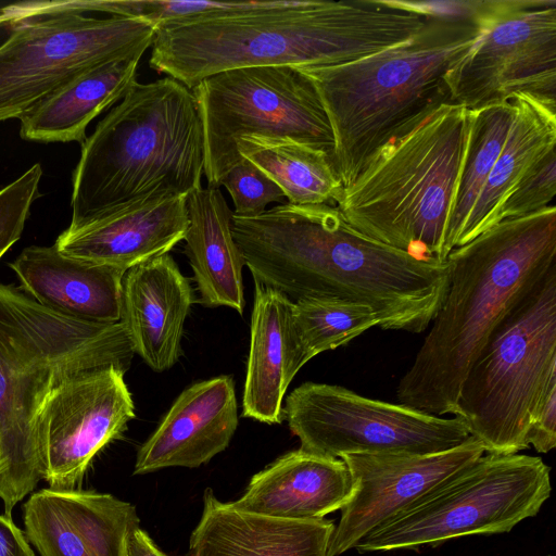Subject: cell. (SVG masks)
Masks as SVG:
<instances>
[{
	"mask_svg": "<svg viewBox=\"0 0 556 556\" xmlns=\"http://www.w3.org/2000/svg\"><path fill=\"white\" fill-rule=\"evenodd\" d=\"M27 541L40 556H125L136 507L112 494L41 489L23 504Z\"/></svg>",
	"mask_w": 556,
	"mask_h": 556,
	"instance_id": "16",
	"label": "cell"
},
{
	"mask_svg": "<svg viewBox=\"0 0 556 556\" xmlns=\"http://www.w3.org/2000/svg\"><path fill=\"white\" fill-rule=\"evenodd\" d=\"M470 128L469 110L444 103L390 140L343 188L336 206L362 233L446 261L445 238Z\"/></svg>",
	"mask_w": 556,
	"mask_h": 556,
	"instance_id": "7",
	"label": "cell"
},
{
	"mask_svg": "<svg viewBox=\"0 0 556 556\" xmlns=\"http://www.w3.org/2000/svg\"><path fill=\"white\" fill-rule=\"evenodd\" d=\"M231 229L254 283L292 303L337 298L365 304L382 329L424 332L448 289L447 261L381 243L333 204L283 203L253 217L233 215Z\"/></svg>",
	"mask_w": 556,
	"mask_h": 556,
	"instance_id": "1",
	"label": "cell"
},
{
	"mask_svg": "<svg viewBox=\"0 0 556 556\" xmlns=\"http://www.w3.org/2000/svg\"><path fill=\"white\" fill-rule=\"evenodd\" d=\"M551 469L536 456L482 455L365 535L359 553L416 549L471 534L509 532L551 494Z\"/></svg>",
	"mask_w": 556,
	"mask_h": 556,
	"instance_id": "9",
	"label": "cell"
},
{
	"mask_svg": "<svg viewBox=\"0 0 556 556\" xmlns=\"http://www.w3.org/2000/svg\"><path fill=\"white\" fill-rule=\"evenodd\" d=\"M135 352L121 323L53 312L0 282V498L4 514L43 479L37 424L52 391L79 372L114 366Z\"/></svg>",
	"mask_w": 556,
	"mask_h": 556,
	"instance_id": "5",
	"label": "cell"
},
{
	"mask_svg": "<svg viewBox=\"0 0 556 556\" xmlns=\"http://www.w3.org/2000/svg\"><path fill=\"white\" fill-rule=\"evenodd\" d=\"M42 167L34 164L0 189V258L21 238L30 207L40 195Z\"/></svg>",
	"mask_w": 556,
	"mask_h": 556,
	"instance_id": "33",
	"label": "cell"
},
{
	"mask_svg": "<svg viewBox=\"0 0 556 556\" xmlns=\"http://www.w3.org/2000/svg\"><path fill=\"white\" fill-rule=\"evenodd\" d=\"M293 319L305 364L378 326L369 306L337 298L300 300L293 303Z\"/></svg>",
	"mask_w": 556,
	"mask_h": 556,
	"instance_id": "29",
	"label": "cell"
},
{
	"mask_svg": "<svg viewBox=\"0 0 556 556\" xmlns=\"http://www.w3.org/2000/svg\"><path fill=\"white\" fill-rule=\"evenodd\" d=\"M193 301L192 287L169 253L124 274L119 323L135 354L152 370L165 371L179 359Z\"/></svg>",
	"mask_w": 556,
	"mask_h": 556,
	"instance_id": "19",
	"label": "cell"
},
{
	"mask_svg": "<svg viewBox=\"0 0 556 556\" xmlns=\"http://www.w3.org/2000/svg\"><path fill=\"white\" fill-rule=\"evenodd\" d=\"M527 443L540 453L556 446V384L549 387L530 422Z\"/></svg>",
	"mask_w": 556,
	"mask_h": 556,
	"instance_id": "35",
	"label": "cell"
},
{
	"mask_svg": "<svg viewBox=\"0 0 556 556\" xmlns=\"http://www.w3.org/2000/svg\"><path fill=\"white\" fill-rule=\"evenodd\" d=\"M556 384V265L509 309L470 366L454 416L485 453L516 454Z\"/></svg>",
	"mask_w": 556,
	"mask_h": 556,
	"instance_id": "8",
	"label": "cell"
},
{
	"mask_svg": "<svg viewBox=\"0 0 556 556\" xmlns=\"http://www.w3.org/2000/svg\"><path fill=\"white\" fill-rule=\"evenodd\" d=\"M556 148L543 155L516 184L500 211V222L522 217L551 204L556 194Z\"/></svg>",
	"mask_w": 556,
	"mask_h": 556,
	"instance_id": "32",
	"label": "cell"
},
{
	"mask_svg": "<svg viewBox=\"0 0 556 556\" xmlns=\"http://www.w3.org/2000/svg\"><path fill=\"white\" fill-rule=\"evenodd\" d=\"M352 480L340 458L291 451L255 473L232 508L289 520L323 519L341 509Z\"/></svg>",
	"mask_w": 556,
	"mask_h": 556,
	"instance_id": "22",
	"label": "cell"
},
{
	"mask_svg": "<svg viewBox=\"0 0 556 556\" xmlns=\"http://www.w3.org/2000/svg\"><path fill=\"white\" fill-rule=\"evenodd\" d=\"M469 114L467 150L446 230V258L458 247L462 231L502 150L511 124L513 106L508 99L469 110Z\"/></svg>",
	"mask_w": 556,
	"mask_h": 556,
	"instance_id": "28",
	"label": "cell"
},
{
	"mask_svg": "<svg viewBox=\"0 0 556 556\" xmlns=\"http://www.w3.org/2000/svg\"><path fill=\"white\" fill-rule=\"evenodd\" d=\"M238 425L231 377L218 376L193 383L178 395L138 450L134 475L206 464L226 450Z\"/></svg>",
	"mask_w": 556,
	"mask_h": 556,
	"instance_id": "17",
	"label": "cell"
},
{
	"mask_svg": "<svg viewBox=\"0 0 556 556\" xmlns=\"http://www.w3.org/2000/svg\"><path fill=\"white\" fill-rule=\"evenodd\" d=\"M448 289L396 389L400 404L454 414L463 381L497 325L556 265V206L504 219L451 251Z\"/></svg>",
	"mask_w": 556,
	"mask_h": 556,
	"instance_id": "3",
	"label": "cell"
},
{
	"mask_svg": "<svg viewBox=\"0 0 556 556\" xmlns=\"http://www.w3.org/2000/svg\"><path fill=\"white\" fill-rule=\"evenodd\" d=\"M482 31L445 76L451 103L475 110L531 94L556 104V0H485Z\"/></svg>",
	"mask_w": 556,
	"mask_h": 556,
	"instance_id": "13",
	"label": "cell"
},
{
	"mask_svg": "<svg viewBox=\"0 0 556 556\" xmlns=\"http://www.w3.org/2000/svg\"><path fill=\"white\" fill-rule=\"evenodd\" d=\"M250 333L242 416L268 425L280 424L286 391L305 365L293 303L255 283Z\"/></svg>",
	"mask_w": 556,
	"mask_h": 556,
	"instance_id": "23",
	"label": "cell"
},
{
	"mask_svg": "<svg viewBox=\"0 0 556 556\" xmlns=\"http://www.w3.org/2000/svg\"><path fill=\"white\" fill-rule=\"evenodd\" d=\"M485 453L470 437L463 444L433 454H348L344 462L352 494L340 509L327 556H339L370 531L404 510Z\"/></svg>",
	"mask_w": 556,
	"mask_h": 556,
	"instance_id": "15",
	"label": "cell"
},
{
	"mask_svg": "<svg viewBox=\"0 0 556 556\" xmlns=\"http://www.w3.org/2000/svg\"><path fill=\"white\" fill-rule=\"evenodd\" d=\"M511 124L459 237L462 247L500 223L506 197L521 177L551 149L556 148V104L519 92L510 98Z\"/></svg>",
	"mask_w": 556,
	"mask_h": 556,
	"instance_id": "26",
	"label": "cell"
},
{
	"mask_svg": "<svg viewBox=\"0 0 556 556\" xmlns=\"http://www.w3.org/2000/svg\"><path fill=\"white\" fill-rule=\"evenodd\" d=\"M239 154L267 174L295 205L337 203L343 185L332 156L288 138L242 137Z\"/></svg>",
	"mask_w": 556,
	"mask_h": 556,
	"instance_id": "27",
	"label": "cell"
},
{
	"mask_svg": "<svg viewBox=\"0 0 556 556\" xmlns=\"http://www.w3.org/2000/svg\"><path fill=\"white\" fill-rule=\"evenodd\" d=\"M125 556H169L159 548L151 536L140 528H134L126 541Z\"/></svg>",
	"mask_w": 556,
	"mask_h": 556,
	"instance_id": "37",
	"label": "cell"
},
{
	"mask_svg": "<svg viewBox=\"0 0 556 556\" xmlns=\"http://www.w3.org/2000/svg\"><path fill=\"white\" fill-rule=\"evenodd\" d=\"M155 26L139 18L66 14L12 28L0 46V122L18 118L79 75L141 58Z\"/></svg>",
	"mask_w": 556,
	"mask_h": 556,
	"instance_id": "11",
	"label": "cell"
},
{
	"mask_svg": "<svg viewBox=\"0 0 556 556\" xmlns=\"http://www.w3.org/2000/svg\"><path fill=\"white\" fill-rule=\"evenodd\" d=\"M187 197L150 199L68 226L54 245L65 255L126 271L169 253L184 240L189 224Z\"/></svg>",
	"mask_w": 556,
	"mask_h": 556,
	"instance_id": "18",
	"label": "cell"
},
{
	"mask_svg": "<svg viewBox=\"0 0 556 556\" xmlns=\"http://www.w3.org/2000/svg\"><path fill=\"white\" fill-rule=\"evenodd\" d=\"M125 372L109 366L62 381L37 424L43 479L49 488L77 489L93 457L135 418Z\"/></svg>",
	"mask_w": 556,
	"mask_h": 556,
	"instance_id": "14",
	"label": "cell"
},
{
	"mask_svg": "<svg viewBox=\"0 0 556 556\" xmlns=\"http://www.w3.org/2000/svg\"><path fill=\"white\" fill-rule=\"evenodd\" d=\"M428 20L382 0H275L252 12L157 27L149 65L192 89L233 68L350 63L412 37Z\"/></svg>",
	"mask_w": 556,
	"mask_h": 556,
	"instance_id": "2",
	"label": "cell"
},
{
	"mask_svg": "<svg viewBox=\"0 0 556 556\" xmlns=\"http://www.w3.org/2000/svg\"><path fill=\"white\" fill-rule=\"evenodd\" d=\"M0 556H35L25 533L5 514H0Z\"/></svg>",
	"mask_w": 556,
	"mask_h": 556,
	"instance_id": "36",
	"label": "cell"
},
{
	"mask_svg": "<svg viewBox=\"0 0 556 556\" xmlns=\"http://www.w3.org/2000/svg\"><path fill=\"white\" fill-rule=\"evenodd\" d=\"M185 253L193 271L199 301L206 307L244 309L243 255L231 230L232 211L222 191L207 186L187 197Z\"/></svg>",
	"mask_w": 556,
	"mask_h": 556,
	"instance_id": "24",
	"label": "cell"
},
{
	"mask_svg": "<svg viewBox=\"0 0 556 556\" xmlns=\"http://www.w3.org/2000/svg\"><path fill=\"white\" fill-rule=\"evenodd\" d=\"M191 90L203 126L207 186L219 188L240 162L237 143L244 136L288 138L333 157L327 114L309 79L294 66L224 71Z\"/></svg>",
	"mask_w": 556,
	"mask_h": 556,
	"instance_id": "10",
	"label": "cell"
},
{
	"mask_svg": "<svg viewBox=\"0 0 556 556\" xmlns=\"http://www.w3.org/2000/svg\"><path fill=\"white\" fill-rule=\"evenodd\" d=\"M274 1L60 0L55 3V11L61 15L104 12L112 16L143 20L157 28L252 12L270 7Z\"/></svg>",
	"mask_w": 556,
	"mask_h": 556,
	"instance_id": "30",
	"label": "cell"
},
{
	"mask_svg": "<svg viewBox=\"0 0 556 556\" xmlns=\"http://www.w3.org/2000/svg\"><path fill=\"white\" fill-rule=\"evenodd\" d=\"M203 126L191 89L165 77L136 83L81 144L70 227L150 199L202 188Z\"/></svg>",
	"mask_w": 556,
	"mask_h": 556,
	"instance_id": "6",
	"label": "cell"
},
{
	"mask_svg": "<svg viewBox=\"0 0 556 556\" xmlns=\"http://www.w3.org/2000/svg\"><path fill=\"white\" fill-rule=\"evenodd\" d=\"M386 4L408 11L428 18L452 21H475L483 9L484 1L478 0H443V1H410L382 0Z\"/></svg>",
	"mask_w": 556,
	"mask_h": 556,
	"instance_id": "34",
	"label": "cell"
},
{
	"mask_svg": "<svg viewBox=\"0 0 556 556\" xmlns=\"http://www.w3.org/2000/svg\"><path fill=\"white\" fill-rule=\"evenodd\" d=\"M141 58L114 61L68 81L20 117V135L36 142L83 144L90 122L119 102L137 83Z\"/></svg>",
	"mask_w": 556,
	"mask_h": 556,
	"instance_id": "25",
	"label": "cell"
},
{
	"mask_svg": "<svg viewBox=\"0 0 556 556\" xmlns=\"http://www.w3.org/2000/svg\"><path fill=\"white\" fill-rule=\"evenodd\" d=\"M331 520H289L244 513L207 488L187 556H327Z\"/></svg>",
	"mask_w": 556,
	"mask_h": 556,
	"instance_id": "20",
	"label": "cell"
},
{
	"mask_svg": "<svg viewBox=\"0 0 556 556\" xmlns=\"http://www.w3.org/2000/svg\"><path fill=\"white\" fill-rule=\"evenodd\" d=\"M232 199L233 215L253 217L261 215L267 205L286 199L281 188L262 169L242 157L220 179Z\"/></svg>",
	"mask_w": 556,
	"mask_h": 556,
	"instance_id": "31",
	"label": "cell"
},
{
	"mask_svg": "<svg viewBox=\"0 0 556 556\" xmlns=\"http://www.w3.org/2000/svg\"><path fill=\"white\" fill-rule=\"evenodd\" d=\"M300 450L331 458L348 454H433L471 435L458 418L369 399L341 386L307 381L282 406Z\"/></svg>",
	"mask_w": 556,
	"mask_h": 556,
	"instance_id": "12",
	"label": "cell"
},
{
	"mask_svg": "<svg viewBox=\"0 0 556 556\" xmlns=\"http://www.w3.org/2000/svg\"><path fill=\"white\" fill-rule=\"evenodd\" d=\"M9 266L42 306L78 320L119 323L126 271L65 255L54 244L27 247Z\"/></svg>",
	"mask_w": 556,
	"mask_h": 556,
	"instance_id": "21",
	"label": "cell"
},
{
	"mask_svg": "<svg viewBox=\"0 0 556 556\" xmlns=\"http://www.w3.org/2000/svg\"><path fill=\"white\" fill-rule=\"evenodd\" d=\"M481 31L475 21L429 18L412 37L356 61L294 66L309 79L327 114L343 188L386 143L451 103L445 76Z\"/></svg>",
	"mask_w": 556,
	"mask_h": 556,
	"instance_id": "4",
	"label": "cell"
}]
</instances>
